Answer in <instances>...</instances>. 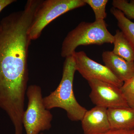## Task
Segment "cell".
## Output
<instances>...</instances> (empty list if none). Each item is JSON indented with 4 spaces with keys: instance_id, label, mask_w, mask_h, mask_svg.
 <instances>
[{
    "instance_id": "cell-1",
    "label": "cell",
    "mask_w": 134,
    "mask_h": 134,
    "mask_svg": "<svg viewBox=\"0 0 134 134\" xmlns=\"http://www.w3.org/2000/svg\"><path fill=\"white\" fill-rule=\"evenodd\" d=\"M40 0H29L24 9L0 21V100L25 98L29 81L28 59L31 40L28 31Z\"/></svg>"
},
{
    "instance_id": "cell-2",
    "label": "cell",
    "mask_w": 134,
    "mask_h": 134,
    "mask_svg": "<svg viewBox=\"0 0 134 134\" xmlns=\"http://www.w3.org/2000/svg\"><path fill=\"white\" fill-rule=\"evenodd\" d=\"M76 64L73 54L65 58L63 65L62 78L55 91L43 98L46 108L50 110L59 108L66 111L68 118L73 121H81L87 110L79 104L75 97L73 82Z\"/></svg>"
},
{
    "instance_id": "cell-3",
    "label": "cell",
    "mask_w": 134,
    "mask_h": 134,
    "mask_svg": "<svg viewBox=\"0 0 134 134\" xmlns=\"http://www.w3.org/2000/svg\"><path fill=\"white\" fill-rule=\"evenodd\" d=\"M114 41V37L107 29L104 20L91 23L82 22L65 37L62 46L61 55L65 58L72 55L80 46L112 44Z\"/></svg>"
},
{
    "instance_id": "cell-4",
    "label": "cell",
    "mask_w": 134,
    "mask_h": 134,
    "mask_svg": "<svg viewBox=\"0 0 134 134\" xmlns=\"http://www.w3.org/2000/svg\"><path fill=\"white\" fill-rule=\"evenodd\" d=\"M28 106L23 117V125L26 134H39L52 127L53 116L46 108L41 87L32 85L27 88Z\"/></svg>"
},
{
    "instance_id": "cell-5",
    "label": "cell",
    "mask_w": 134,
    "mask_h": 134,
    "mask_svg": "<svg viewBox=\"0 0 134 134\" xmlns=\"http://www.w3.org/2000/svg\"><path fill=\"white\" fill-rule=\"evenodd\" d=\"M86 5L83 0L41 1L34 12L28 31L31 40L38 38L46 26L58 17Z\"/></svg>"
},
{
    "instance_id": "cell-6",
    "label": "cell",
    "mask_w": 134,
    "mask_h": 134,
    "mask_svg": "<svg viewBox=\"0 0 134 134\" xmlns=\"http://www.w3.org/2000/svg\"><path fill=\"white\" fill-rule=\"evenodd\" d=\"M88 81L91 90L90 98L96 106L107 109L129 107L119 87L96 79Z\"/></svg>"
},
{
    "instance_id": "cell-7",
    "label": "cell",
    "mask_w": 134,
    "mask_h": 134,
    "mask_svg": "<svg viewBox=\"0 0 134 134\" xmlns=\"http://www.w3.org/2000/svg\"><path fill=\"white\" fill-rule=\"evenodd\" d=\"M73 55L76 71L87 81L96 79L112 84L120 88L122 86L124 82L118 79L107 67L91 59L83 51H75Z\"/></svg>"
},
{
    "instance_id": "cell-8",
    "label": "cell",
    "mask_w": 134,
    "mask_h": 134,
    "mask_svg": "<svg viewBox=\"0 0 134 134\" xmlns=\"http://www.w3.org/2000/svg\"><path fill=\"white\" fill-rule=\"evenodd\" d=\"M81 121L84 134H103L111 129L107 109L104 107L87 110Z\"/></svg>"
},
{
    "instance_id": "cell-9",
    "label": "cell",
    "mask_w": 134,
    "mask_h": 134,
    "mask_svg": "<svg viewBox=\"0 0 134 134\" xmlns=\"http://www.w3.org/2000/svg\"><path fill=\"white\" fill-rule=\"evenodd\" d=\"M105 65L121 81L134 76V62L127 61L115 55L112 51H105L102 55Z\"/></svg>"
},
{
    "instance_id": "cell-10",
    "label": "cell",
    "mask_w": 134,
    "mask_h": 134,
    "mask_svg": "<svg viewBox=\"0 0 134 134\" xmlns=\"http://www.w3.org/2000/svg\"><path fill=\"white\" fill-rule=\"evenodd\" d=\"M107 114L111 129L134 130V108H110Z\"/></svg>"
},
{
    "instance_id": "cell-11",
    "label": "cell",
    "mask_w": 134,
    "mask_h": 134,
    "mask_svg": "<svg viewBox=\"0 0 134 134\" xmlns=\"http://www.w3.org/2000/svg\"><path fill=\"white\" fill-rule=\"evenodd\" d=\"M114 37V41L113 44L114 47L113 52L127 61L134 62L133 47L125 34L121 31L117 30Z\"/></svg>"
},
{
    "instance_id": "cell-12",
    "label": "cell",
    "mask_w": 134,
    "mask_h": 134,
    "mask_svg": "<svg viewBox=\"0 0 134 134\" xmlns=\"http://www.w3.org/2000/svg\"><path fill=\"white\" fill-rule=\"evenodd\" d=\"M110 12L117 21V24L134 49V23L128 19L123 12L113 7Z\"/></svg>"
},
{
    "instance_id": "cell-13",
    "label": "cell",
    "mask_w": 134,
    "mask_h": 134,
    "mask_svg": "<svg viewBox=\"0 0 134 134\" xmlns=\"http://www.w3.org/2000/svg\"><path fill=\"white\" fill-rule=\"evenodd\" d=\"M93 10L95 16V21L104 20L106 18V7L108 0H83Z\"/></svg>"
},
{
    "instance_id": "cell-14",
    "label": "cell",
    "mask_w": 134,
    "mask_h": 134,
    "mask_svg": "<svg viewBox=\"0 0 134 134\" xmlns=\"http://www.w3.org/2000/svg\"><path fill=\"white\" fill-rule=\"evenodd\" d=\"M113 7L121 10L128 19H134V0H113Z\"/></svg>"
},
{
    "instance_id": "cell-15",
    "label": "cell",
    "mask_w": 134,
    "mask_h": 134,
    "mask_svg": "<svg viewBox=\"0 0 134 134\" xmlns=\"http://www.w3.org/2000/svg\"><path fill=\"white\" fill-rule=\"evenodd\" d=\"M120 89L128 105L134 108V76L124 82Z\"/></svg>"
},
{
    "instance_id": "cell-16",
    "label": "cell",
    "mask_w": 134,
    "mask_h": 134,
    "mask_svg": "<svg viewBox=\"0 0 134 134\" xmlns=\"http://www.w3.org/2000/svg\"><path fill=\"white\" fill-rule=\"evenodd\" d=\"M103 134H134V130H125L110 129L108 132Z\"/></svg>"
},
{
    "instance_id": "cell-17",
    "label": "cell",
    "mask_w": 134,
    "mask_h": 134,
    "mask_svg": "<svg viewBox=\"0 0 134 134\" xmlns=\"http://www.w3.org/2000/svg\"><path fill=\"white\" fill-rule=\"evenodd\" d=\"M15 1V0H0V13L6 7Z\"/></svg>"
},
{
    "instance_id": "cell-18",
    "label": "cell",
    "mask_w": 134,
    "mask_h": 134,
    "mask_svg": "<svg viewBox=\"0 0 134 134\" xmlns=\"http://www.w3.org/2000/svg\"><path fill=\"white\" fill-rule=\"evenodd\" d=\"M40 134H44L43 133H41Z\"/></svg>"
}]
</instances>
